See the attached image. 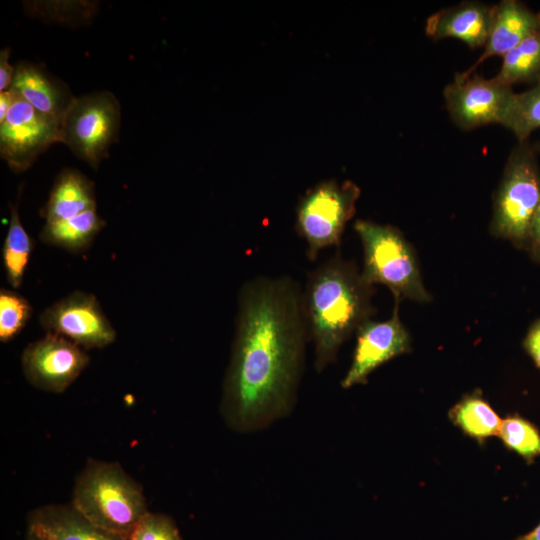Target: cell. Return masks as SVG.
Returning a JSON list of instances; mask_svg holds the SVG:
<instances>
[{
  "label": "cell",
  "mask_w": 540,
  "mask_h": 540,
  "mask_svg": "<svg viewBox=\"0 0 540 540\" xmlns=\"http://www.w3.org/2000/svg\"><path fill=\"white\" fill-rule=\"evenodd\" d=\"M220 411L239 433L263 430L293 410L310 341L303 289L290 276L240 288Z\"/></svg>",
  "instance_id": "6da1fadb"
},
{
  "label": "cell",
  "mask_w": 540,
  "mask_h": 540,
  "mask_svg": "<svg viewBox=\"0 0 540 540\" xmlns=\"http://www.w3.org/2000/svg\"><path fill=\"white\" fill-rule=\"evenodd\" d=\"M373 292L356 265L338 252L308 272L303 305L317 372L333 363L342 344L370 320Z\"/></svg>",
  "instance_id": "7a4b0ae2"
},
{
  "label": "cell",
  "mask_w": 540,
  "mask_h": 540,
  "mask_svg": "<svg viewBox=\"0 0 540 540\" xmlns=\"http://www.w3.org/2000/svg\"><path fill=\"white\" fill-rule=\"evenodd\" d=\"M100 528L127 538L148 513L142 487L117 462L89 458L70 502Z\"/></svg>",
  "instance_id": "3957f363"
},
{
  "label": "cell",
  "mask_w": 540,
  "mask_h": 540,
  "mask_svg": "<svg viewBox=\"0 0 540 540\" xmlns=\"http://www.w3.org/2000/svg\"><path fill=\"white\" fill-rule=\"evenodd\" d=\"M353 227L362 243L361 275L368 284L387 286L398 303L405 298L418 302L431 299L413 248L397 228L367 220H357Z\"/></svg>",
  "instance_id": "277c9868"
},
{
  "label": "cell",
  "mask_w": 540,
  "mask_h": 540,
  "mask_svg": "<svg viewBox=\"0 0 540 540\" xmlns=\"http://www.w3.org/2000/svg\"><path fill=\"white\" fill-rule=\"evenodd\" d=\"M360 188L352 181L325 180L306 190L296 206L295 230L306 242V255L337 246L347 222L354 216Z\"/></svg>",
  "instance_id": "5b68a950"
},
{
  "label": "cell",
  "mask_w": 540,
  "mask_h": 540,
  "mask_svg": "<svg viewBox=\"0 0 540 540\" xmlns=\"http://www.w3.org/2000/svg\"><path fill=\"white\" fill-rule=\"evenodd\" d=\"M540 204V173L526 144L511 153L494 202L491 230L494 235L523 244Z\"/></svg>",
  "instance_id": "8992f818"
},
{
  "label": "cell",
  "mask_w": 540,
  "mask_h": 540,
  "mask_svg": "<svg viewBox=\"0 0 540 540\" xmlns=\"http://www.w3.org/2000/svg\"><path fill=\"white\" fill-rule=\"evenodd\" d=\"M120 122L121 106L112 92L75 97L61 124V143L97 169L118 140Z\"/></svg>",
  "instance_id": "52a82bcc"
},
{
  "label": "cell",
  "mask_w": 540,
  "mask_h": 540,
  "mask_svg": "<svg viewBox=\"0 0 540 540\" xmlns=\"http://www.w3.org/2000/svg\"><path fill=\"white\" fill-rule=\"evenodd\" d=\"M14 93L10 110L0 122V156L12 171L21 173L50 146L61 143L62 136L57 122Z\"/></svg>",
  "instance_id": "ba28073f"
},
{
  "label": "cell",
  "mask_w": 540,
  "mask_h": 540,
  "mask_svg": "<svg viewBox=\"0 0 540 540\" xmlns=\"http://www.w3.org/2000/svg\"><path fill=\"white\" fill-rule=\"evenodd\" d=\"M39 322L47 333L62 336L85 350L104 348L117 335L96 296L84 291H74L44 309Z\"/></svg>",
  "instance_id": "9c48e42d"
},
{
  "label": "cell",
  "mask_w": 540,
  "mask_h": 540,
  "mask_svg": "<svg viewBox=\"0 0 540 540\" xmlns=\"http://www.w3.org/2000/svg\"><path fill=\"white\" fill-rule=\"evenodd\" d=\"M447 110L454 123L470 130L490 123L503 125L515 92L494 77L457 73L444 89Z\"/></svg>",
  "instance_id": "30bf717a"
},
{
  "label": "cell",
  "mask_w": 540,
  "mask_h": 540,
  "mask_svg": "<svg viewBox=\"0 0 540 540\" xmlns=\"http://www.w3.org/2000/svg\"><path fill=\"white\" fill-rule=\"evenodd\" d=\"M89 361L85 349L51 333L27 345L21 356L27 381L38 389L53 393L65 391Z\"/></svg>",
  "instance_id": "8fae6325"
},
{
  "label": "cell",
  "mask_w": 540,
  "mask_h": 540,
  "mask_svg": "<svg viewBox=\"0 0 540 540\" xmlns=\"http://www.w3.org/2000/svg\"><path fill=\"white\" fill-rule=\"evenodd\" d=\"M356 333L352 362L341 381L345 389L365 384L375 369L411 350L410 336L399 318L398 302L391 318L381 322L370 319Z\"/></svg>",
  "instance_id": "7c38bea8"
},
{
  "label": "cell",
  "mask_w": 540,
  "mask_h": 540,
  "mask_svg": "<svg viewBox=\"0 0 540 540\" xmlns=\"http://www.w3.org/2000/svg\"><path fill=\"white\" fill-rule=\"evenodd\" d=\"M11 88L36 110L60 126L75 96L69 86L43 66L20 61L15 65Z\"/></svg>",
  "instance_id": "4fadbf2b"
},
{
  "label": "cell",
  "mask_w": 540,
  "mask_h": 540,
  "mask_svg": "<svg viewBox=\"0 0 540 540\" xmlns=\"http://www.w3.org/2000/svg\"><path fill=\"white\" fill-rule=\"evenodd\" d=\"M494 11L495 5L463 2L430 15L426 20L425 31L434 39L456 38L470 48L485 46Z\"/></svg>",
  "instance_id": "5bb4252c"
},
{
  "label": "cell",
  "mask_w": 540,
  "mask_h": 540,
  "mask_svg": "<svg viewBox=\"0 0 540 540\" xmlns=\"http://www.w3.org/2000/svg\"><path fill=\"white\" fill-rule=\"evenodd\" d=\"M27 531L42 540H126L95 525L71 503L32 510L27 517Z\"/></svg>",
  "instance_id": "9a60e30c"
},
{
  "label": "cell",
  "mask_w": 540,
  "mask_h": 540,
  "mask_svg": "<svg viewBox=\"0 0 540 540\" xmlns=\"http://www.w3.org/2000/svg\"><path fill=\"white\" fill-rule=\"evenodd\" d=\"M540 32V12L528 9L515 0H504L495 5L494 17L485 49L478 60L462 76L492 56H504L531 35Z\"/></svg>",
  "instance_id": "2e32d148"
},
{
  "label": "cell",
  "mask_w": 540,
  "mask_h": 540,
  "mask_svg": "<svg viewBox=\"0 0 540 540\" xmlns=\"http://www.w3.org/2000/svg\"><path fill=\"white\" fill-rule=\"evenodd\" d=\"M92 209H96L94 183L79 170L65 168L56 176L41 215L45 222H52Z\"/></svg>",
  "instance_id": "e0dca14e"
},
{
  "label": "cell",
  "mask_w": 540,
  "mask_h": 540,
  "mask_svg": "<svg viewBox=\"0 0 540 540\" xmlns=\"http://www.w3.org/2000/svg\"><path fill=\"white\" fill-rule=\"evenodd\" d=\"M105 224L92 209L69 219L45 222L39 238L47 245L79 253L90 246Z\"/></svg>",
  "instance_id": "ac0fdd59"
},
{
  "label": "cell",
  "mask_w": 540,
  "mask_h": 540,
  "mask_svg": "<svg viewBox=\"0 0 540 540\" xmlns=\"http://www.w3.org/2000/svg\"><path fill=\"white\" fill-rule=\"evenodd\" d=\"M22 186L13 204H9L10 219L2 249L3 267L6 280L12 288L21 286L33 250V240L25 230L20 214L19 201Z\"/></svg>",
  "instance_id": "d6986e66"
},
{
  "label": "cell",
  "mask_w": 540,
  "mask_h": 540,
  "mask_svg": "<svg viewBox=\"0 0 540 540\" xmlns=\"http://www.w3.org/2000/svg\"><path fill=\"white\" fill-rule=\"evenodd\" d=\"M451 421L467 436L483 443L499 434L502 420L479 391L465 395L449 411Z\"/></svg>",
  "instance_id": "ffe728a7"
},
{
  "label": "cell",
  "mask_w": 540,
  "mask_h": 540,
  "mask_svg": "<svg viewBox=\"0 0 540 540\" xmlns=\"http://www.w3.org/2000/svg\"><path fill=\"white\" fill-rule=\"evenodd\" d=\"M511 87L518 82L540 79V32H537L503 56L498 74L494 77Z\"/></svg>",
  "instance_id": "44dd1931"
},
{
  "label": "cell",
  "mask_w": 540,
  "mask_h": 540,
  "mask_svg": "<svg viewBox=\"0 0 540 540\" xmlns=\"http://www.w3.org/2000/svg\"><path fill=\"white\" fill-rule=\"evenodd\" d=\"M503 126L523 142L540 127V79L531 89L515 93Z\"/></svg>",
  "instance_id": "7402d4cb"
},
{
  "label": "cell",
  "mask_w": 540,
  "mask_h": 540,
  "mask_svg": "<svg viewBox=\"0 0 540 540\" xmlns=\"http://www.w3.org/2000/svg\"><path fill=\"white\" fill-rule=\"evenodd\" d=\"M498 436L506 448L529 463L540 456V432L533 423L520 415H510L502 420Z\"/></svg>",
  "instance_id": "603a6c76"
},
{
  "label": "cell",
  "mask_w": 540,
  "mask_h": 540,
  "mask_svg": "<svg viewBox=\"0 0 540 540\" xmlns=\"http://www.w3.org/2000/svg\"><path fill=\"white\" fill-rule=\"evenodd\" d=\"M30 302L12 289L0 290V341L7 343L14 339L26 326L32 316Z\"/></svg>",
  "instance_id": "cb8c5ba5"
},
{
  "label": "cell",
  "mask_w": 540,
  "mask_h": 540,
  "mask_svg": "<svg viewBox=\"0 0 540 540\" xmlns=\"http://www.w3.org/2000/svg\"><path fill=\"white\" fill-rule=\"evenodd\" d=\"M27 12L37 15L43 19L58 23H83L93 18L96 13V4L92 2H70V1H50V2H29Z\"/></svg>",
  "instance_id": "d4e9b609"
},
{
  "label": "cell",
  "mask_w": 540,
  "mask_h": 540,
  "mask_svg": "<svg viewBox=\"0 0 540 540\" xmlns=\"http://www.w3.org/2000/svg\"><path fill=\"white\" fill-rule=\"evenodd\" d=\"M126 540H183V538L171 517L149 511Z\"/></svg>",
  "instance_id": "484cf974"
},
{
  "label": "cell",
  "mask_w": 540,
  "mask_h": 540,
  "mask_svg": "<svg viewBox=\"0 0 540 540\" xmlns=\"http://www.w3.org/2000/svg\"><path fill=\"white\" fill-rule=\"evenodd\" d=\"M10 53L9 47L0 51V92L9 90L12 86L15 66L9 63Z\"/></svg>",
  "instance_id": "4316f807"
},
{
  "label": "cell",
  "mask_w": 540,
  "mask_h": 540,
  "mask_svg": "<svg viewBox=\"0 0 540 540\" xmlns=\"http://www.w3.org/2000/svg\"><path fill=\"white\" fill-rule=\"evenodd\" d=\"M524 346L536 366L540 369V320L530 328L525 338Z\"/></svg>",
  "instance_id": "83f0119b"
},
{
  "label": "cell",
  "mask_w": 540,
  "mask_h": 540,
  "mask_svg": "<svg viewBox=\"0 0 540 540\" xmlns=\"http://www.w3.org/2000/svg\"><path fill=\"white\" fill-rule=\"evenodd\" d=\"M529 240L531 241L534 254L540 259V204L531 224Z\"/></svg>",
  "instance_id": "f1b7e54d"
},
{
  "label": "cell",
  "mask_w": 540,
  "mask_h": 540,
  "mask_svg": "<svg viewBox=\"0 0 540 540\" xmlns=\"http://www.w3.org/2000/svg\"><path fill=\"white\" fill-rule=\"evenodd\" d=\"M15 93L9 90L0 92V122L3 121L14 101Z\"/></svg>",
  "instance_id": "f546056e"
},
{
  "label": "cell",
  "mask_w": 540,
  "mask_h": 540,
  "mask_svg": "<svg viewBox=\"0 0 540 540\" xmlns=\"http://www.w3.org/2000/svg\"><path fill=\"white\" fill-rule=\"evenodd\" d=\"M515 540H540V523L530 532L517 537Z\"/></svg>",
  "instance_id": "4dcf8cb0"
},
{
  "label": "cell",
  "mask_w": 540,
  "mask_h": 540,
  "mask_svg": "<svg viewBox=\"0 0 540 540\" xmlns=\"http://www.w3.org/2000/svg\"><path fill=\"white\" fill-rule=\"evenodd\" d=\"M25 540H42L37 535L33 534L32 532L27 531L26 539Z\"/></svg>",
  "instance_id": "1f68e13d"
}]
</instances>
